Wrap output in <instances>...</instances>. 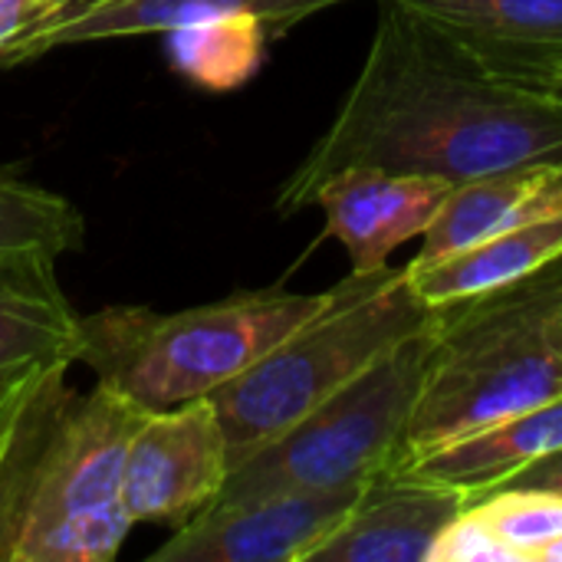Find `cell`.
<instances>
[{
    "label": "cell",
    "mask_w": 562,
    "mask_h": 562,
    "mask_svg": "<svg viewBox=\"0 0 562 562\" xmlns=\"http://www.w3.org/2000/svg\"><path fill=\"white\" fill-rule=\"evenodd\" d=\"M562 161V102L494 72L405 0H379L366 63L333 125L283 181V217L349 168L428 175L448 184Z\"/></svg>",
    "instance_id": "cell-1"
},
{
    "label": "cell",
    "mask_w": 562,
    "mask_h": 562,
    "mask_svg": "<svg viewBox=\"0 0 562 562\" xmlns=\"http://www.w3.org/2000/svg\"><path fill=\"white\" fill-rule=\"evenodd\" d=\"M148 412L95 382L46 375L0 481V562H109L132 520L122 507L125 451Z\"/></svg>",
    "instance_id": "cell-2"
},
{
    "label": "cell",
    "mask_w": 562,
    "mask_h": 562,
    "mask_svg": "<svg viewBox=\"0 0 562 562\" xmlns=\"http://www.w3.org/2000/svg\"><path fill=\"white\" fill-rule=\"evenodd\" d=\"M562 395V257L501 290L441 306L435 352L395 464Z\"/></svg>",
    "instance_id": "cell-3"
},
{
    "label": "cell",
    "mask_w": 562,
    "mask_h": 562,
    "mask_svg": "<svg viewBox=\"0 0 562 562\" xmlns=\"http://www.w3.org/2000/svg\"><path fill=\"white\" fill-rule=\"evenodd\" d=\"M326 293L244 290L217 303L158 313L148 306H105L79 316V362L102 385L145 412L214 395L247 372L283 336L313 319Z\"/></svg>",
    "instance_id": "cell-4"
},
{
    "label": "cell",
    "mask_w": 562,
    "mask_h": 562,
    "mask_svg": "<svg viewBox=\"0 0 562 562\" xmlns=\"http://www.w3.org/2000/svg\"><path fill=\"white\" fill-rule=\"evenodd\" d=\"M441 310L425 303L405 267L349 273L329 303L300 329L283 336L247 372L211 398L231 468L270 445L402 339L428 329Z\"/></svg>",
    "instance_id": "cell-5"
},
{
    "label": "cell",
    "mask_w": 562,
    "mask_h": 562,
    "mask_svg": "<svg viewBox=\"0 0 562 562\" xmlns=\"http://www.w3.org/2000/svg\"><path fill=\"white\" fill-rule=\"evenodd\" d=\"M435 326L438 319L402 339L270 445L234 464L217 501L362 487L395 464L431 366Z\"/></svg>",
    "instance_id": "cell-6"
},
{
    "label": "cell",
    "mask_w": 562,
    "mask_h": 562,
    "mask_svg": "<svg viewBox=\"0 0 562 562\" xmlns=\"http://www.w3.org/2000/svg\"><path fill=\"white\" fill-rule=\"evenodd\" d=\"M227 474V441L211 398L148 412L125 451L122 507L132 524L181 527L217 501Z\"/></svg>",
    "instance_id": "cell-7"
},
{
    "label": "cell",
    "mask_w": 562,
    "mask_h": 562,
    "mask_svg": "<svg viewBox=\"0 0 562 562\" xmlns=\"http://www.w3.org/2000/svg\"><path fill=\"white\" fill-rule=\"evenodd\" d=\"M359 487L214 501L175 527L155 562H310L346 520Z\"/></svg>",
    "instance_id": "cell-8"
},
{
    "label": "cell",
    "mask_w": 562,
    "mask_h": 562,
    "mask_svg": "<svg viewBox=\"0 0 562 562\" xmlns=\"http://www.w3.org/2000/svg\"><path fill=\"white\" fill-rule=\"evenodd\" d=\"M468 504L461 491L389 464L359 487L346 520L310 562H428L441 530Z\"/></svg>",
    "instance_id": "cell-9"
},
{
    "label": "cell",
    "mask_w": 562,
    "mask_h": 562,
    "mask_svg": "<svg viewBox=\"0 0 562 562\" xmlns=\"http://www.w3.org/2000/svg\"><path fill=\"white\" fill-rule=\"evenodd\" d=\"M451 188L428 175L349 168L316 188L313 207L326 214V234L346 247L352 273H375L405 240L428 231Z\"/></svg>",
    "instance_id": "cell-10"
},
{
    "label": "cell",
    "mask_w": 562,
    "mask_h": 562,
    "mask_svg": "<svg viewBox=\"0 0 562 562\" xmlns=\"http://www.w3.org/2000/svg\"><path fill=\"white\" fill-rule=\"evenodd\" d=\"M346 0H63V7L26 30L3 56L0 66L30 63L59 46H79L115 36L168 33L181 23L217 13H254L267 23L270 40L293 30L300 20Z\"/></svg>",
    "instance_id": "cell-11"
},
{
    "label": "cell",
    "mask_w": 562,
    "mask_h": 562,
    "mask_svg": "<svg viewBox=\"0 0 562 562\" xmlns=\"http://www.w3.org/2000/svg\"><path fill=\"white\" fill-rule=\"evenodd\" d=\"M494 72L540 89L562 69V0H405Z\"/></svg>",
    "instance_id": "cell-12"
},
{
    "label": "cell",
    "mask_w": 562,
    "mask_h": 562,
    "mask_svg": "<svg viewBox=\"0 0 562 562\" xmlns=\"http://www.w3.org/2000/svg\"><path fill=\"white\" fill-rule=\"evenodd\" d=\"M557 168L560 165L553 161H533L454 184L422 234V250L408 260V267L422 270L494 234L530 221L560 217L562 184Z\"/></svg>",
    "instance_id": "cell-13"
},
{
    "label": "cell",
    "mask_w": 562,
    "mask_h": 562,
    "mask_svg": "<svg viewBox=\"0 0 562 562\" xmlns=\"http://www.w3.org/2000/svg\"><path fill=\"white\" fill-rule=\"evenodd\" d=\"M562 448V395L497 418L412 464V474L461 491L471 504L497 491L510 474Z\"/></svg>",
    "instance_id": "cell-14"
},
{
    "label": "cell",
    "mask_w": 562,
    "mask_h": 562,
    "mask_svg": "<svg viewBox=\"0 0 562 562\" xmlns=\"http://www.w3.org/2000/svg\"><path fill=\"white\" fill-rule=\"evenodd\" d=\"M79 316L56 280V263L0 267V379L79 362Z\"/></svg>",
    "instance_id": "cell-15"
},
{
    "label": "cell",
    "mask_w": 562,
    "mask_h": 562,
    "mask_svg": "<svg viewBox=\"0 0 562 562\" xmlns=\"http://www.w3.org/2000/svg\"><path fill=\"white\" fill-rule=\"evenodd\" d=\"M562 257V214L520 224L514 231L494 234L481 244H471L431 267L408 270L412 286L425 303L435 310L501 290L507 283H517L530 277L533 270L553 263Z\"/></svg>",
    "instance_id": "cell-16"
},
{
    "label": "cell",
    "mask_w": 562,
    "mask_h": 562,
    "mask_svg": "<svg viewBox=\"0 0 562 562\" xmlns=\"http://www.w3.org/2000/svg\"><path fill=\"white\" fill-rule=\"evenodd\" d=\"M171 66L214 92L244 86L263 63L270 30L254 13H217L165 33Z\"/></svg>",
    "instance_id": "cell-17"
},
{
    "label": "cell",
    "mask_w": 562,
    "mask_h": 562,
    "mask_svg": "<svg viewBox=\"0 0 562 562\" xmlns=\"http://www.w3.org/2000/svg\"><path fill=\"white\" fill-rule=\"evenodd\" d=\"M82 240L86 221L72 201L0 168V267L56 263Z\"/></svg>",
    "instance_id": "cell-18"
},
{
    "label": "cell",
    "mask_w": 562,
    "mask_h": 562,
    "mask_svg": "<svg viewBox=\"0 0 562 562\" xmlns=\"http://www.w3.org/2000/svg\"><path fill=\"white\" fill-rule=\"evenodd\" d=\"M474 507L520 562H537L540 550L562 537V497L557 494L501 487L474 501Z\"/></svg>",
    "instance_id": "cell-19"
},
{
    "label": "cell",
    "mask_w": 562,
    "mask_h": 562,
    "mask_svg": "<svg viewBox=\"0 0 562 562\" xmlns=\"http://www.w3.org/2000/svg\"><path fill=\"white\" fill-rule=\"evenodd\" d=\"M428 562H520L491 530L484 514L468 504L435 540Z\"/></svg>",
    "instance_id": "cell-20"
},
{
    "label": "cell",
    "mask_w": 562,
    "mask_h": 562,
    "mask_svg": "<svg viewBox=\"0 0 562 562\" xmlns=\"http://www.w3.org/2000/svg\"><path fill=\"white\" fill-rule=\"evenodd\" d=\"M56 372V369H36V372H23V375H13L0 385V481L7 474V464H10V454L26 428V418L33 412V402L46 382V375Z\"/></svg>",
    "instance_id": "cell-21"
},
{
    "label": "cell",
    "mask_w": 562,
    "mask_h": 562,
    "mask_svg": "<svg viewBox=\"0 0 562 562\" xmlns=\"http://www.w3.org/2000/svg\"><path fill=\"white\" fill-rule=\"evenodd\" d=\"M63 0H0V56L36 23L53 16Z\"/></svg>",
    "instance_id": "cell-22"
},
{
    "label": "cell",
    "mask_w": 562,
    "mask_h": 562,
    "mask_svg": "<svg viewBox=\"0 0 562 562\" xmlns=\"http://www.w3.org/2000/svg\"><path fill=\"white\" fill-rule=\"evenodd\" d=\"M501 487H524V491H547L562 497V448L543 454L540 461L520 468L517 474H510ZM497 487V491H501Z\"/></svg>",
    "instance_id": "cell-23"
},
{
    "label": "cell",
    "mask_w": 562,
    "mask_h": 562,
    "mask_svg": "<svg viewBox=\"0 0 562 562\" xmlns=\"http://www.w3.org/2000/svg\"><path fill=\"white\" fill-rule=\"evenodd\" d=\"M537 562H562V537H557L547 550H540Z\"/></svg>",
    "instance_id": "cell-24"
},
{
    "label": "cell",
    "mask_w": 562,
    "mask_h": 562,
    "mask_svg": "<svg viewBox=\"0 0 562 562\" xmlns=\"http://www.w3.org/2000/svg\"><path fill=\"white\" fill-rule=\"evenodd\" d=\"M540 89H543V92H550L553 99H560V102H562V69L557 72V76H550V79H547V82H543Z\"/></svg>",
    "instance_id": "cell-25"
},
{
    "label": "cell",
    "mask_w": 562,
    "mask_h": 562,
    "mask_svg": "<svg viewBox=\"0 0 562 562\" xmlns=\"http://www.w3.org/2000/svg\"><path fill=\"white\" fill-rule=\"evenodd\" d=\"M557 175H560V184H562V161H560V168H557Z\"/></svg>",
    "instance_id": "cell-26"
},
{
    "label": "cell",
    "mask_w": 562,
    "mask_h": 562,
    "mask_svg": "<svg viewBox=\"0 0 562 562\" xmlns=\"http://www.w3.org/2000/svg\"><path fill=\"white\" fill-rule=\"evenodd\" d=\"M20 375H23V372H20ZM7 379H13V375H7ZM7 379H0V385H3V382H7Z\"/></svg>",
    "instance_id": "cell-27"
}]
</instances>
